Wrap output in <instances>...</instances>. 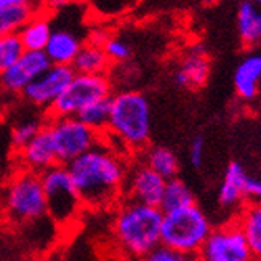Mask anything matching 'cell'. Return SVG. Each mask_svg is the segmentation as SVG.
<instances>
[{"instance_id": "d6986e66", "label": "cell", "mask_w": 261, "mask_h": 261, "mask_svg": "<svg viewBox=\"0 0 261 261\" xmlns=\"http://www.w3.org/2000/svg\"><path fill=\"white\" fill-rule=\"evenodd\" d=\"M141 161L167 181L178 176L179 159L167 146H149L141 152Z\"/></svg>"}, {"instance_id": "f1b7e54d", "label": "cell", "mask_w": 261, "mask_h": 261, "mask_svg": "<svg viewBox=\"0 0 261 261\" xmlns=\"http://www.w3.org/2000/svg\"><path fill=\"white\" fill-rule=\"evenodd\" d=\"M205 138L202 135H197L189 143V164L194 168H202L205 161Z\"/></svg>"}, {"instance_id": "8992f818", "label": "cell", "mask_w": 261, "mask_h": 261, "mask_svg": "<svg viewBox=\"0 0 261 261\" xmlns=\"http://www.w3.org/2000/svg\"><path fill=\"white\" fill-rule=\"evenodd\" d=\"M47 200V215L58 228L67 229L81 218L84 203L66 165H55L40 173Z\"/></svg>"}, {"instance_id": "9a60e30c", "label": "cell", "mask_w": 261, "mask_h": 261, "mask_svg": "<svg viewBox=\"0 0 261 261\" xmlns=\"http://www.w3.org/2000/svg\"><path fill=\"white\" fill-rule=\"evenodd\" d=\"M210 75V61L202 47L192 48L175 72V84L181 88L196 90L205 85Z\"/></svg>"}, {"instance_id": "484cf974", "label": "cell", "mask_w": 261, "mask_h": 261, "mask_svg": "<svg viewBox=\"0 0 261 261\" xmlns=\"http://www.w3.org/2000/svg\"><path fill=\"white\" fill-rule=\"evenodd\" d=\"M45 125V122H40L39 119H26L18 122L15 127H11L10 140L13 151L18 152L21 147H24L34 136H36Z\"/></svg>"}, {"instance_id": "7a4b0ae2", "label": "cell", "mask_w": 261, "mask_h": 261, "mask_svg": "<svg viewBox=\"0 0 261 261\" xmlns=\"http://www.w3.org/2000/svg\"><path fill=\"white\" fill-rule=\"evenodd\" d=\"M152 114L147 98L135 90H125L111 96L109 125L105 140L120 152L141 154L149 147Z\"/></svg>"}, {"instance_id": "836d02e7", "label": "cell", "mask_w": 261, "mask_h": 261, "mask_svg": "<svg viewBox=\"0 0 261 261\" xmlns=\"http://www.w3.org/2000/svg\"><path fill=\"white\" fill-rule=\"evenodd\" d=\"M16 261H40V259L34 258V256H22V258H19V259H16Z\"/></svg>"}, {"instance_id": "5b68a950", "label": "cell", "mask_w": 261, "mask_h": 261, "mask_svg": "<svg viewBox=\"0 0 261 261\" xmlns=\"http://www.w3.org/2000/svg\"><path fill=\"white\" fill-rule=\"evenodd\" d=\"M2 212L16 224H29L43 220L47 215V200L39 173L21 168L10 178L2 199Z\"/></svg>"}, {"instance_id": "d4e9b609", "label": "cell", "mask_w": 261, "mask_h": 261, "mask_svg": "<svg viewBox=\"0 0 261 261\" xmlns=\"http://www.w3.org/2000/svg\"><path fill=\"white\" fill-rule=\"evenodd\" d=\"M109 116H111V98L101 99L98 103L90 105L77 117L81 119L87 127H90L101 135H105L109 125Z\"/></svg>"}, {"instance_id": "1f68e13d", "label": "cell", "mask_w": 261, "mask_h": 261, "mask_svg": "<svg viewBox=\"0 0 261 261\" xmlns=\"http://www.w3.org/2000/svg\"><path fill=\"white\" fill-rule=\"evenodd\" d=\"M32 0H0V10L8 8V7H15V5H24L31 4Z\"/></svg>"}, {"instance_id": "603a6c76", "label": "cell", "mask_w": 261, "mask_h": 261, "mask_svg": "<svg viewBox=\"0 0 261 261\" xmlns=\"http://www.w3.org/2000/svg\"><path fill=\"white\" fill-rule=\"evenodd\" d=\"M194 203H196L194 192H192V189L189 188V185L185 179L176 176V178L168 179L165 183L164 196H162L159 208L162 210V213H167V212H173V210L194 205Z\"/></svg>"}, {"instance_id": "3957f363", "label": "cell", "mask_w": 261, "mask_h": 261, "mask_svg": "<svg viewBox=\"0 0 261 261\" xmlns=\"http://www.w3.org/2000/svg\"><path fill=\"white\" fill-rule=\"evenodd\" d=\"M162 218L164 213L159 207L122 199L112 217V239L123 255L141 261L161 247Z\"/></svg>"}, {"instance_id": "ba28073f", "label": "cell", "mask_w": 261, "mask_h": 261, "mask_svg": "<svg viewBox=\"0 0 261 261\" xmlns=\"http://www.w3.org/2000/svg\"><path fill=\"white\" fill-rule=\"evenodd\" d=\"M112 96L108 74H75L63 95L48 109V117H77L90 105Z\"/></svg>"}, {"instance_id": "30bf717a", "label": "cell", "mask_w": 261, "mask_h": 261, "mask_svg": "<svg viewBox=\"0 0 261 261\" xmlns=\"http://www.w3.org/2000/svg\"><path fill=\"white\" fill-rule=\"evenodd\" d=\"M74 75L75 72L72 66L51 64L40 77L29 84L21 95L31 105L48 111L55 101L63 95L67 85L72 82Z\"/></svg>"}, {"instance_id": "44dd1931", "label": "cell", "mask_w": 261, "mask_h": 261, "mask_svg": "<svg viewBox=\"0 0 261 261\" xmlns=\"http://www.w3.org/2000/svg\"><path fill=\"white\" fill-rule=\"evenodd\" d=\"M237 31L245 47L261 43V11L252 2H242L237 10Z\"/></svg>"}, {"instance_id": "6da1fadb", "label": "cell", "mask_w": 261, "mask_h": 261, "mask_svg": "<svg viewBox=\"0 0 261 261\" xmlns=\"http://www.w3.org/2000/svg\"><path fill=\"white\" fill-rule=\"evenodd\" d=\"M128 168V155L106 140L67 165L87 210L116 208L125 196Z\"/></svg>"}, {"instance_id": "5bb4252c", "label": "cell", "mask_w": 261, "mask_h": 261, "mask_svg": "<svg viewBox=\"0 0 261 261\" xmlns=\"http://www.w3.org/2000/svg\"><path fill=\"white\" fill-rule=\"evenodd\" d=\"M247 172L239 162H229L224 170L221 185L218 188V203L223 210H231L239 213L247 203L245 197V181Z\"/></svg>"}, {"instance_id": "52a82bcc", "label": "cell", "mask_w": 261, "mask_h": 261, "mask_svg": "<svg viewBox=\"0 0 261 261\" xmlns=\"http://www.w3.org/2000/svg\"><path fill=\"white\" fill-rule=\"evenodd\" d=\"M47 127L55 144L58 164L66 167L105 141V135L87 127L79 117H48Z\"/></svg>"}, {"instance_id": "ffe728a7", "label": "cell", "mask_w": 261, "mask_h": 261, "mask_svg": "<svg viewBox=\"0 0 261 261\" xmlns=\"http://www.w3.org/2000/svg\"><path fill=\"white\" fill-rule=\"evenodd\" d=\"M51 22L47 16L36 15L19 31V40L24 51H45L51 37Z\"/></svg>"}, {"instance_id": "4dcf8cb0", "label": "cell", "mask_w": 261, "mask_h": 261, "mask_svg": "<svg viewBox=\"0 0 261 261\" xmlns=\"http://www.w3.org/2000/svg\"><path fill=\"white\" fill-rule=\"evenodd\" d=\"M245 197L248 202H256L261 203V179L255 176H247L245 181Z\"/></svg>"}, {"instance_id": "9c48e42d", "label": "cell", "mask_w": 261, "mask_h": 261, "mask_svg": "<svg viewBox=\"0 0 261 261\" xmlns=\"http://www.w3.org/2000/svg\"><path fill=\"white\" fill-rule=\"evenodd\" d=\"M197 261H255L239 223L231 220L213 228L196 256Z\"/></svg>"}, {"instance_id": "e575fe53", "label": "cell", "mask_w": 261, "mask_h": 261, "mask_svg": "<svg viewBox=\"0 0 261 261\" xmlns=\"http://www.w3.org/2000/svg\"><path fill=\"white\" fill-rule=\"evenodd\" d=\"M199 2H203V4H215V2H218V0H199Z\"/></svg>"}, {"instance_id": "7c38bea8", "label": "cell", "mask_w": 261, "mask_h": 261, "mask_svg": "<svg viewBox=\"0 0 261 261\" xmlns=\"http://www.w3.org/2000/svg\"><path fill=\"white\" fill-rule=\"evenodd\" d=\"M51 66V61L45 51H24L21 58L0 75V85L7 92L22 93L24 88L40 77Z\"/></svg>"}, {"instance_id": "83f0119b", "label": "cell", "mask_w": 261, "mask_h": 261, "mask_svg": "<svg viewBox=\"0 0 261 261\" xmlns=\"http://www.w3.org/2000/svg\"><path fill=\"white\" fill-rule=\"evenodd\" d=\"M103 50L106 51L111 61H127L132 55V48L128 47V43L120 39H108V42L103 45Z\"/></svg>"}, {"instance_id": "d6a6232c", "label": "cell", "mask_w": 261, "mask_h": 261, "mask_svg": "<svg viewBox=\"0 0 261 261\" xmlns=\"http://www.w3.org/2000/svg\"><path fill=\"white\" fill-rule=\"evenodd\" d=\"M48 2H50L51 7H56V8H58V7H63V5L67 2V0H48Z\"/></svg>"}, {"instance_id": "4fadbf2b", "label": "cell", "mask_w": 261, "mask_h": 261, "mask_svg": "<svg viewBox=\"0 0 261 261\" xmlns=\"http://www.w3.org/2000/svg\"><path fill=\"white\" fill-rule=\"evenodd\" d=\"M16 157L21 168L39 175L43 173L45 170L58 165V157H56L55 144L47 127V122H45L43 128L24 147H21L16 152Z\"/></svg>"}, {"instance_id": "8fae6325", "label": "cell", "mask_w": 261, "mask_h": 261, "mask_svg": "<svg viewBox=\"0 0 261 261\" xmlns=\"http://www.w3.org/2000/svg\"><path fill=\"white\" fill-rule=\"evenodd\" d=\"M165 183L167 179L157 175L152 168H149L141 159H138V161L130 162L123 199L140 202L144 205L159 207L164 196Z\"/></svg>"}, {"instance_id": "2e32d148", "label": "cell", "mask_w": 261, "mask_h": 261, "mask_svg": "<svg viewBox=\"0 0 261 261\" xmlns=\"http://www.w3.org/2000/svg\"><path fill=\"white\" fill-rule=\"evenodd\" d=\"M84 47L81 39L74 32L66 29H56L51 32L45 55L48 56L51 64L56 66H72L75 56Z\"/></svg>"}, {"instance_id": "4316f807", "label": "cell", "mask_w": 261, "mask_h": 261, "mask_svg": "<svg viewBox=\"0 0 261 261\" xmlns=\"http://www.w3.org/2000/svg\"><path fill=\"white\" fill-rule=\"evenodd\" d=\"M22 53H24V47L18 34L0 37V75L5 74L21 58Z\"/></svg>"}, {"instance_id": "f546056e", "label": "cell", "mask_w": 261, "mask_h": 261, "mask_svg": "<svg viewBox=\"0 0 261 261\" xmlns=\"http://www.w3.org/2000/svg\"><path fill=\"white\" fill-rule=\"evenodd\" d=\"M141 261H197L194 256H188V255H181L176 253L173 250L165 247H157L154 252H151L146 258H143Z\"/></svg>"}, {"instance_id": "e0dca14e", "label": "cell", "mask_w": 261, "mask_h": 261, "mask_svg": "<svg viewBox=\"0 0 261 261\" xmlns=\"http://www.w3.org/2000/svg\"><path fill=\"white\" fill-rule=\"evenodd\" d=\"M261 81V55L247 56L236 67L234 88L236 93L244 101H252L256 98Z\"/></svg>"}, {"instance_id": "d590c367", "label": "cell", "mask_w": 261, "mask_h": 261, "mask_svg": "<svg viewBox=\"0 0 261 261\" xmlns=\"http://www.w3.org/2000/svg\"><path fill=\"white\" fill-rule=\"evenodd\" d=\"M247 2H252V4H261V0H247Z\"/></svg>"}, {"instance_id": "ac0fdd59", "label": "cell", "mask_w": 261, "mask_h": 261, "mask_svg": "<svg viewBox=\"0 0 261 261\" xmlns=\"http://www.w3.org/2000/svg\"><path fill=\"white\" fill-rule=\"evenodd\" d=\"M234 220L239 223L255 261H261V203H245Z\"/></svg>"}, {"instance_id": "7402d4cb", "label": "cell", "mask_w": 261, "mask_h": 261, "mask_svg": "<svg viewBox=\"0 0 261 261\" xmlns=\"http://www.w3.org/2000/svg\"><path fill=\"white\" fill-rule=\"evenodd\" d=\"M111 66V60L108 58L103 47H96V45H84L75 56L72 63V69L75 74H108V69Z\"/></svg>"}, {"instance_id": "cb8c5ba5", "label": "cell", "mask_w": 261, "mask_h": 261, "mask_svg": "<svg viewBox=\"0 0 261 261\" xmlns=\"http://www.w3.org/2000/svg\"><path fill=\"white\" fill-rule=\"evenodd\" d=\"M34 16H36V11H34L31 4L15 5V7L0 10V37L19 34V31L24 28Z\"/></svg>"}, {"instance_id": "277c9868", "label": "cell", "mask_w": 261, "mask_h": 261, "mask_svg": "<svg viewBox=\"0 0 261 261\" xmlns=\"http://www.w3.org/2000/svg\"><path fill=\"white\" fill-rule=\"evenodd\" d=\"M212 231L213 224L207 213L194 203V205L164 213L161 245L176 253L196 258Z\"/></svg>"}]
</instances>
